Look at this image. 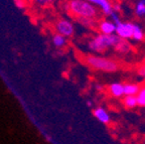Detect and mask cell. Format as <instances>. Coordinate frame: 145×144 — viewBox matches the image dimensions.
<instances>
[{"mask_svg":"<svg viewBox=\"0 0 145 144\" xmlns=\"http://www.w3.org/2000/svg\"><path fill=\"white\" fill-rule=\"evenodd\" d=\"M99 30L103 34H114L116 31V24L111 20H102L99 23Z\"/></svg>","mask_w":145,"mask_h":144,"instance_id":"obj_7","label":"cell"},{"mask_svg":"<svg viewBox=\"0 0 145 144\" xmlns=\"http://www.w3.org/2000/svg\"><path fill=\"white\" fill-rule=\"evenodd\" d=\"M52 41V43H54V46L59 47V48L66 46V45H67V37L66 36L61 35V34H59V33L54 34Z\"/></svg>","mask_w":145,"mask_h":144,"instance_id":"obj_12","label":"cell"},{"mask_svg":"<svg viewBox=\"0 0 145 144\" xmlns=\"http://www.w3.org/2000/svg\"><path fill=\"white\" fill-rule=\"evenodd\" d=\"M123 105L127 109H134L138 106L137 97L136 96H124L123 98Z\"/></svg>","mask_w":145,"mask_h":144,"instance_id":"obj_11","label":"cell"},{"mask_svg":"<svg viewBox=\"0 0 145 144\" xmlns=\"http://www.w3.org/2000/svg\"><path fill=\"white\" fill-rule=\"evenodd\" d=\"M132 38L135 39V41H142L143 38H144V32H143L142 28H141L138 24H134L133 35H132Z\"/></svg>","mask_w":145,"mask_h":144,"instance_id":"obj_14","label":"cell"},{"mask_svg":"<svg viewBox=\"0 0 145 144\" xmlns=\"http://www.w3.org/2000/svg\"><path fill=\"white\" fill-rule=\"evenodd\" d=\"M133 26L134 23L132 22H125L121 21L116 25V31L115 33L122 39H130L133 35Z\"/></svg>","mask_w":145,"mask_h":144,"instance_id":"obj_5","label":"cell"},{"mask_svg":"<svg viewBox=\"0 0 145 144\" xmlns=\"http://www.w3.org/2000/svg\"><path fill=\"white\" fill-rule=\"evenodd\" d=\"M121 41V37L114 34H97L94 38H92L89 43V48L96 52H103L110 47H115L118 43Z\"/></svg>","mask_w":145,"mask_h":144,"instance_id":"obj_2","label":"cell"},{"mask_svg":"<svg viewBox=\"0 0 145 144\" xmlns=\"http://www.w3.org/2000/svg\"><path fill=\"white\" fill-rule=\"evenodd\" d=\"M56 32L66 37H71L75 33V26L68 19H59L54 24Z\"/></svg>","mask_w":145,"mask_h":144,"instance_id":"obj_4","label":"cell"},{"mask_svg":"<svg viewBox=\"0 0 145 144\" xmlns=\"http://www.w3.org/2000/svg\"><path fill=\"white\" fill-rule=\"evenodd\" d=\"M137 97V102H138V106L145 107V85L140 86V90L138 94L136 95Z\"/></svg>","mask_w":145,"mask_h":144,"instance_id":"obj_15","label":"cell"},{"mask_svg":"<svg viewBox=\"0 0 145 144\" xmlns=\"http://www.w3.org/2000/svg\"><path fill=\"white\" fill-rule=\"evenodd\" d=\"M85 62L93 70L101 71L104 73H114L120 69V65L116 61L94 56V54H89L85 56Z\"/></svg>","mask_w":145,"mask_h":144,"instance_id":"obj_3","label":"cell"},{"mask_svg":"<svg viewBox=\"0 0 145 144\" xmlns=\"http://www.w3.org/2000/svg\"><path fill=\"white\" fill-rule=\"evenodd\" d=\"M114 50L119 52H122V54H126V52H128L131 50V45H130V43H128L126 39H122V38H121V41L118 43V45H116L115 47H114Z\"/></svg>","mask_w":145,"mask_h":144,"instance_id":"obj_13","label":"cell"},{"mask_svg":"<svg viewBox=\"0 0 145 144\" xmlns=\"http://www.w3.org/2000/svg\"><path fill=\"white\" fill-rule=\"evenodd\" d=\"M69 12L77 18H88L95 20L98 16L96 6L86 0H70L67 4Z\"/></svg>","mask_w":145,"mask_h":144,"instance_id":"obj_1","label":"cell"},{"mask_svg":"<svg viewBox=\"0 0 145 144\" xmlns=\"http://www.w3.org/2000/svg\"><path fill=\"white\" fill-rule=\"evenodd\" d=\"M141 1H142V2H144V3H145V0H141Z\"/></svg>","mask_w":145,"mask_h":144,"instance_id":"obj_25","label":"cell"},{"mask_svg":"<svg viewBox=\"0 0 145 144\" xmlns=\"http://www.w3.org/2000/svg\"><path fill=\"white\" fill-rule=\"evenodd\" d=\"M120 10H121V6L119 4H114L113 5V11L114 12H117V13H118Z\"/></svg>","mask_w":145,"mask_h":144,"instance_id":"obj_21","label":"cell"},{"mask_svg":"<svg viewBox=\"0 0 145 144\" xmlns=\"http://www.w3.org/2000/svg\"><path fill=\"white\" fill-rule=\"evenodd\" d=\"M97 88H98V90H102V86L98 85V86H97Z\"/></svg>","mask_w":145,"mask_h":144,"instance_id":"obj_23","label":"cell"},{"mask_svg":"<svg viewBox=\"0 0 145 144\" xmlns=\"http://www.w3.org/2000/svg\"><path fill=\"white\" fill-rule=\"evenodd\" d=\"M108 91L112 97L122 98L124 97V85L121 83H113L108 87Z\"/></svg>","mask_w":145,"mask_h":144,"instance_id":"obj_9","label":"cell"},{"mask_svg":"<svg viewBox=\"0 0 145 144\" xmlns=\"http://www.w3.org/2000/svg\"><path fill=\"white\" fill-rule=\"evenodd\" d=\"M140 90V86L137 84H125L124 96H136Z\"/></svg>","mask_w":145,"mask_h":144,"instance_id":"obj_10","label":"cell"},{"mask_svg":"<svg viewBox=\"0 0 145 144\" xmlns=\"http://www.w3.org/2000/svg\"><path fill=\"white\" fill-rule=\"evenodd\" d=\"M26 2L27 1H25V0H14V4L16 5V7L20 9H23L26 7Z\"/></svg>","mask_w":145,"mask_h":144,"instance_id":"obj_18","label":"cell"},{"mask_svg":"<svg viewBox=\"0 0 145 144\" xmlns=\"http://www.w3.org/2000/svg\"><path fill=\"white\" fill-rule=\"evenodd\" d=\"M138 74H139V76L142 77L143 79H145V65L139 67L138 68Z\"/></svg>","mask_w":145,"mask_h":144,"instance_id":"obj_20","label":"cell"},{"mask_svg":"<svg viewBox=\"0 0 145 144\" xmlns=\"http://www.w3.org/2000/svg\"><path fill=\"white\" fill-rule=\"evenodd\" d=\"M93 114L96 119L103 124H108L111 121V118H110L109 113L104 108H102V107H98V108L94 109Z\"/></svg>","mask_w":145,"mask_h":144,"instance_id":"obj_8","label":"cell"},{"mask_svg":"<svg viewBox=\"0 0 145 144\" xmlns=\"http://www.w3.org/2000/svg\"><path fill=\"white\" fill-rule=\"evenodd\" d=\"M87 106H88V107H92V106H93V103H92L91 101H87Z\"/></svg>","mask_w":145,"mask_h":144,"instance_id":"obj_22","label":"cell"},{"mask_svg":"<svg viewBox=\"0 0 145 144\" xmlns=\"http://www.w3.org/2000/svg\"><path fill=\"white\" fill-rule=\"evenodd\" d=\"M110 17H111V21H113L114 23H115L116 25L118 24V23L121 22V19L120 17H119V15H118L117 12H112L111 14H110Z\"/></svg>","mask_w":145,"mask_h":144,"instance_id":"obj_17","label":"cell"},{"mask_svg":"<svg viewBox=\"0 0 145 144\" xmlns=\"http://www.w3.org/2000/svg\"><path fill=\"white\" fill-rule=\"evenodd\" d=\"M135 14L138 17H143L145 16V3L139 0L135 5Z\"/></svg>","mask_w":145,"mask_h":144,"instance_id":"obj_16","label":"cell"},{"mask_svg":"<svg viewBox=\"0 0 145 144\" xmlns=\"http://www.w3.org/2000/svg\"><path fill=\"white\" fill-rule=\"evenodd\" d=\"M86 1L93 4L94 6H98L100 10L102 11V13L105 15L110 16V14L113 12V5L109 0H86Z\"/></svg>","mask_w":145,"mask_h":144,"instance_id":"obj_6","label":"cell"},{"mask_svg":"<svg viewBox=\"0 0 145 144\" xmlns=\"http://www.w3.org/2000/svg\"><path fill=\"white\" fill-rule=\"evenodd\" d=\"M25 1H33V0H25Z\"/></svg>","mask_w":145,"mask_h":144,"instance_id":"obj_24","label":"cell"},{"mask_svg":"<svg viewBox=\"0 0 145 144\" xmlns=\"http://www.w3.org/2000/svg\"><path fill=\"white\" fill-rule=\"evenodd\" d=\"M33 2L39 6H46L52 2V0H33Z\"/></svg>","mask_w":145,"mask_h":144,"instance_id":"obj_19","label":"cell"}]
</instances>
